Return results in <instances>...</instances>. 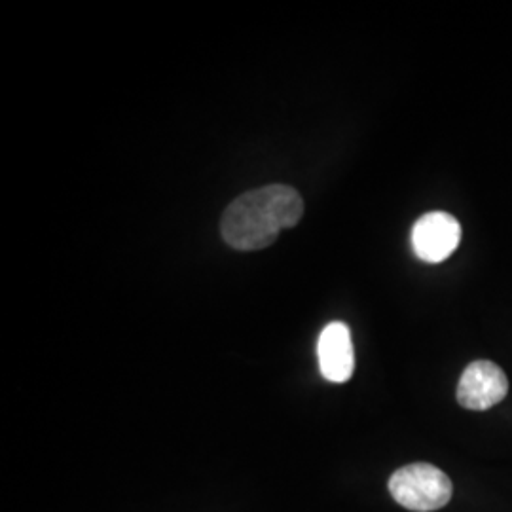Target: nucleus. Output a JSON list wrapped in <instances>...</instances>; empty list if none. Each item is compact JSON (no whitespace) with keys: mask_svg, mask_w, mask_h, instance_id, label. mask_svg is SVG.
I'll list each match as a JSON object with an SVG mask.
<instances>
[{"mask_svg":"<svg viewBox=\"0 0 512 512\" xmlns=\"http://www.w3.org/2000/svg\"><path fill=\"white\" fill-rule=\"evenodd\" d=\"M461 241L458 219L444 211H433L416 220L412 230V247L416 256L427 264H439L454 255Z\"/></svg>","mask_w":512,"mask_h":512,"instance_id":"obj_3","label":"nucleus"},{"mask_svg":"<svg viewBox=\"0 0 512 512\" xmlns=\"http://www.w3.org/2000/svg\"><path fill=\"white\" fill-rule=\"evenodd\" d=\"M509 393V380L501 366L492 361H475L459 378L458 403L467 410H488L501 403Z\"/></svg>","mask_w":512,"mask_h":512,"instance_id":"obj_4","label":"nucleus"},{"mask_svg":"<svg viewBox=\"0 0 512 512\" xmlns=\"http://www.w3.org/2000/svg\"><path fill=\"white\" fill-rule=\"evenodd\" d=\"M393 499L408 511H439L450 503L454 486L439 467L429 463L404 465L389 478Z\"/></svg>","mask_w":512,"mask_h":512,"instance_id":"obj_2","label":"nucleus"},{"mask_svg":"<svg viewBox=\"0 0 512 512\" xmlns=\"http://www.w3.org/2000/svg\"><path fill=\"white\" fill-rule=\"evenodd\" d=\"M321 374L334 384L348 382L355 368V353L348 325L330 323L327 325L317 344Z\"/></svg>","mask_w":512,"mask_h":512,"instance_id":"obj_5","label":"nucleus"},{"mask_svg":"<svg viewBox=\"0 0 512 512\" xmlns=\"http://www.w3.org/2000/svg\"><path fill=\"white\" fill-rule=\"evenodd\" d=\"M304 215L302 196L287 184H270L241 194L220 220V234L236 251H260L296 226Z\"/></svg>","mask_w":512,"mask_h":512,"instance_id":"obj_1","label":"nucleus"}]
</instances>
